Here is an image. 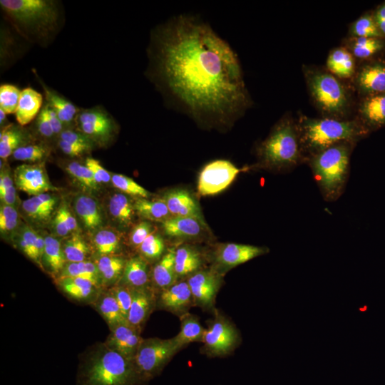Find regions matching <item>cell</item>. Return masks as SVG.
<instances>
[{"label": "cell", "mask_w": 385, "mask_h": 385, "mask_svg": "<svg viewBox=\"0 0 385 385\" xmlns=\"http://www.w3.org/2000/svg\"><path fill=\"white\" fill-rule=\"evenodd\" d=\"M93 244L99 256L114 255L120 250V237L113 230H99L93 237Z\"/></svg>", "instance_id": "obj_42"}, {"label": "cell", "mask_w": 385, "mask_h": 385, "mask_svg": "<svg viewBox=\"0 0 385 385\" xmlns=\"http://www.w3.org/2000/svg\"><path fill=\"white\" fill-rule=\"evenodd\" d=\"M21 91L14 85L4 83L0 86V109L6 114L16 113Z\"/></svg>", "instance_id": "obj_47"}, {"label": "cell", "mask_w": 385, "mask_h": 385, "mask_svg": "<svg viewBox=\"0 0 385 385\" xmlns=\"http://www.w3.org/2000/svg\"><path fill=\"white\" fill-rule=\"evenodd\" d=\"M21 125L9 124L1 130L0 158L4 160L19 148L29 144V134Z\"/></svg>", "instance_id": "obj_36"}, {"label": "cell", "mask_w": 385, "mask_h": 385, "mask_svg": "<svg viewBox=\"0 0 385 385\" xmlns=\"http://www.w3.org/2000/svg\"><path fill=\"white\" fill-rule=\"evenodd\" d=\"M257 165L262 168L285 172L305 163L296 120L290 114L282 116L267 138L256 147Z\"/></svg>", "instance_id": "obj_6"}, {"label": "cell", "mask_w": 385, "mask_h": 385, "mask_svg": "<svg viewBox=\"0 0 385 385\" xmlns=\"http://www.w3.org/2000/svg\"><path fill=\"white\" fill-rule=\"evenodd\" d=\"M63 250L68 262H80L88 260L91 248L83 237L76 233L62 244Z\"/></svg>", "instance_id": "obj_41"}, {"label": "cell", "mask_w": 385, "mask_h": 385, "mask_svg": "<svg viewBox=\"0 0 385 385\" xmlns=\"http://www.w3.org/2000/svg\"><path fill=\"white\" fill-rule=\"evenodd\" d=\"M153 232V226L148 222L138 223L133 227L130 235L131 245L138 248L146 237Z\"/></svg>", "instance_id": "obj_52"}, {"label": "cell", "mask_w": 385, "mask_h": 385, "mask_svg": "<svg viewBox=\"0 0 385 385\" xmlns=\"http://www.w3.org/2000/svg\"><path fill=\"white\" fill-rule=\"evenodd\" d=\"M162 199L172 216L194 217L205 223L198 204L188 191L172 190L165 192Z\"/></svg>", "instance_id": "obj_22"}, {"label": "cell", "mask_w": 385, "mask_h": 385, "mask_svg": "<svg viewBox=\"0 0 385 385\" xmlns=\"http://www.w3.org/2000/svg\"><path fill=\"white\" fill-rule=\"evenodd\" d=\"M57 145L59 149L66 155L73 158L79 157L90 150L87 148L67 141L58 139Z\"/></svg>", "instance_id": "obj_55"}, {"label": "cell", "mask_w": 385, "mask_h": 385, "mask_svg": "<svg viewBox=\"0 0 385 385\" xmlns=\"http://www.w3.org/2000/svg\"><path fill=\"white\" fill-rule=\"evenodd\" d=\"M64 220L70 232L76 231L78 225L75 217L71 212L66 204H63L58 210Z\"/></svg>", "instance_id": "obj_57"}, {"label": "cell", "mask_w": 385, "mask_h": 385, "mask_svg": "<svg viewBox=\"0 0 385 385\" xmlns=\"http://www.w3.org/2000/svg\"><path fill=\"white\" fill-rule=\"evenodd\" d=\"M111 183L115 188L128 195L138 198H148L150 195V192L140 185L122 174H113L111 176Z\"/></svg>", "instance_id": "obj_45"}, {"label": "cell", "mask_w": 385, "mask_h": 385, "mask_svg": "<svg viewBox=\"0 0 385 385\" xmlns=\"http://www.w3.org/2000/svg\"><path fill=\"white\" fill-rule=\"evenodd\" d=\"M50 153L49 148L43 143H29L17 148L12 157L16 160L40 163Z\"/></svg>", "instance_id": "obj_43"}, {"label": "cell", "mask_w": 385, "mask_h": 385, "mask_svg": "<svg viewBox=\"0 0 385 385\" xmlns=\"http://www.w3.org/2000/svg\"><path fill=\"white\" fill-rule=\"evenodd\" d=\"M110 331L105 344L128 359L133 361L143 339L140 332L128 324L118 325Z\"/></svg>", "instance_id": "obj_19"}, {"label": "cell", "mask_w": 385, "mask_h": 385, "mask_svg": "<svg viewBox=\"0 0 385 385\" xmlns=\"http://www.w3.org/2000/svg\"><path fill=\"white\" fill-rule=\"evenodd\" d=\"M161 223L165 234L174 238L198 237L207 226L196 218L181 216H172Z\"/></svg>", "instance_id": "obj_25"}, {"label": "cell", "mask_w": 385, "mask_h": 385, "mask_svg": "<svg viewBox=\"0 0 385 385\" xmlns=\"http://www.w3.org/2000/svg\"><path fill=\"white\" fill-rule=\"evenodd\" d=\"M92 305L104 319L110 330L118 325L128 324L109 288H103Z\"/></svg>", "instance_id": "obj_28"}, {"label": "cell", "mask_w": 385, "mask_h": 385, "mask_svg": "<svg viewBox=\"0 0 385 385\" xmlns=\"http://www.w3.org/2000/svg\"><path fill=\"white\" fill-rule=\"evenodd\" d=\"M62 277L84 278L102 287L97 265L88 260L80 262H67L58 278Z\"/></svg>", "instance_id": "obj_40"}, {"label": "cell", "mask_w": 385, "mask_h": 385, "mask_svg": "<svg viewBox=\"0 0 385 385\" xmlns=\"http://www.w3.org/2000/svg\"><path fill=\"white\" fill-rule=\"evenodd\" d=\"M56 202L57 197L54 195L41 193L24 200L22 210L30 220L43 223L51 217Z\"/></svg>", "instance_id": "obj_26"}, {"label": "cell", "mask_w": 385, "mask_h": 385, "mask_svg": "<svg viewBox=\"0 0 385 385\" xmlns=\"http://www.w3.org/2000/svg\"><path fill=\"white\" fill-rule=\"evenodd\" d=\"M0 199L3 204L14 207L17 200L16 186L13 185L0 192Z\"/></svg>", "instance_id": "obj_60"}, {"label": "cell", "mask_w": 385, "mask_h": 385, "mask_svg": "<svg viewBox=\"0 0 385 385\" xmlns=\"http://www.w3.org/2000/svg\"><path fill=\"white\" fill-rule=\"evenodd\" d=\"M214 318L206 329L202 342V353L210 357L230 354L241 342L235 325L220 310L214 309Z\"/></svg>", "instance_id": "obj_9"}, {"label": "cell", "mask_w": 385, "mask_h": 385, "mask_svg": "<svg viewBox=\"0 0 385 385\" xmlns=\"http://www.w3.org/2000/svg\"><path fill=\"white\" fill-rule=\"evenodd\" d=\"M147 53V77L197 123L227 128L251 107L237 53L198 16L180 14L158 25Z\"/></svg>", "instance_id": "obj_1"}, {"label": "cell", "mask_w": 385, "mask_h": 385, "mask_svg": "<svg viewBox=\"0 0 385 385\" xmlns=\"http://www.w3.org/2000/svg\"><path fill=\"white\" fill-rule=\"evenodd\" d=\"M354 118L371 133L385 127V93L357 98Z\"/></svg>", "instance_id": "obj_16"}, {"label": "cell", "mask_w": 385, "mask_h": 385, "mask_svg": "<svg viewBox=\"0 0 385 385\" xmlns=\"http://www.w3.org/2000/svg\"><path fill=\"white\" fill-rule=\"evenodd\" d=\"M356 144L339 143L307 159L306 163L326 201H335L344 192L349 175L351 155Z\"/></svg>", "instance_id": "obj_7"}, {"label": "cell", "mask_w": 385, "mask_h": 385, "mask_svg": "<svg viewBox=\"0 0 385 385\" xmlns=\"http://www.w3.org/2000/svg\"><path fill=\"white\" fill-rule=\"evenodd\" d=\"M202 263V255L196 248L183 245L175 250V270L178 279L200 270Z\"/></svg>", "instance_id": "obj_34"}, {"label": "cell", "mask_w": 385, "mask_h": 385, "mask_svg": "<svg viewBox=\"0 0 385 385\" xmlns=\"http://www.w3.org/2000/svg\"><path fill=\"white\" fill-rule=\"evenodd\" d=\"M342 46L353 55L357 63L382 58L385 55V39L381 38L347 36Z\"/></svg>", "instance_id": "obj_21"}, {"label": "cell", "mask_w": 385, "mask_h": 385, "mask_svg": "<svg viewBox=\"0 0 385 385\" xmlns=\"http://www.w3.org/2000/svg\"><path fill=\"white\" fill-rule=\"evenodd\" d=\"M180 350L173 338H143L133 363L144 384L158 376Z\"/></svg>", "instance_id": "obj_8"}, {"label": "cell", "mask_w": 385, "mask_h": 385, "mask_svg": "<svg viewBox=\"0 0 385 385\" xmlns=\"http://www.w3.org/2000/svg\"><path fill=\"white\" fill-rule=\"evenodd\" d=\"M19 223V214L16 208L7 205H1L0 208V230L3 234L14 231Z\"/></svg>", "instance_id": "obj_49"}, {"label": "cell", "mask_w": 385, "mask_h": 385, "mask_svg": "<svg viewBox=\"0 0 385 385\" xmlns=\"http://www.w3.org/2000/svg\"><path fill=\"white\" fill-rule=\"evenodd\" d=\"M38 233L30 227H24L18 237L17 243L20 250L30 260L36 262V247Z\"/></svg>", "instance_id": "obj_48"}, {"label": "cell", "mask_w": 385, "mask_h": 385, "mask_svg": "<svg viewBox=\"0 0 385 385\" xmlns=\"http://www.w3.org/2000/svg\"><path fill=\"white\" fill-rule=\"evenodd\" d=\"M6 115V113L3 110L0 109V124L2 128L9 124L6 123V121H7Z\"/></svg>", "instance_id": "obj_62"}, {"label": "cell", "mask_w": 385, "mask_h": 385, "mask_svg": "<svg viewBox=\"0 0 385 385\" xmlns=\"http://www.w3.org/2000/svg\"><path fill=\"white\" fill-rule=\"evenodd\" d=\"M44 238L45 247L42 257L43 270L46 269L47 272L56 279L68 262L61 242L51 235L46 236Z\"/></svg>", "instance_id": "obj_32"}, {"label": "cell", "mask_w": 385, "mask_h": 385, "mask_svg": "<svg viewBox=\"0 0 385 385\" xmlns=\"http://www.w3.org/2000/svg\"><path fill=\"white\" fill-rule=\"evenodd\" d=\"M194 306L214 311L215 299L222 283V274L214 270H200L187 279Z\"/></svg>", "instance_id": "obj_13"}, {"label": "cell", "mask_w": 385, "mask_h": 385, "mask_svg": "<svg viewBox=\"0 0 385 385\" xmlns=\"http://www.w3.org/2000/svg\"><path fill=\"white\" fill-rule=\"evenodd\" d=\"M75 212L88 230H96L103 224V216L97 201L88 195L81 194L74 200Z\"/></svg>", "instance_id": "obj_29"}, {"label": "cell", "mask_w": 385, "mask_h": 385, "mask_svg": "<svg viewBox=\"0 0 385 385\" xmlns=\"http://www.w3.org/2000/svg\"><path fill=\"white\" fill-rule=\"evenodd\" d=\"M76 385H145L133 361L98 342L79 356Z\"/></svg>", "instance_id": "obj_3"}, {"label": "cell", "mask_w": 385, "mask_h": 385, "mask_svg": "<svg viewBox=\"0 0 385 385\" xmlns=\"http://www.w3.org/2000/svg\"><path fill=\"white\" fill-rule=\"evenodd\" d=\"M373 12L378 28L385 38V1L379 4Z\"/></svg>", "instance_id": "obj_58"}, {"label": "cell", "mask_w": 385, "mask_h": 385, "mask_svg": "<svg viewBox=\"0 0 385 385\" xmlns=\"http://www.w3.org/2000/svg\"><path fill=\"white\" fill-rule=\"evenodd\" d=\"M269 249L250 245L227 243L219 245L213 254L214 270L222 272L267 254Z\"/></svg>", "instance_id": "obj_14"}, {"label": "cell", "mask_w": 385, "mask_h": 385, "mask_svg": "<svg viewBox=\"0 0 385 385\" xmlns=\"http://www.w3.org/2000/svg\"><path fill=\"white\" fill-rule=\"evenodd\" d=\"M56 284L71 299L91 304L96 300L103 289L91 280L80 277L58 278Z\"/></svg>", "instance_id": "obj_20"}, {"label": "cell", "mask_w": 385, "mask_h": 385, "mask_svg": "<svg viewBox=\"0 0 385 385\" xmlns=\"http://www.w3.org/2000/svg\"><path fill=\"white\" fill-rule=\"evenodd\" d=\"M109 289L117 300L123 315L127 319L132 303V288L118 283Z\"/></svg>", "instance_id": "obj_50"}, {"label": "cell", "mask_w": 385, "mask_h": 385, "mask_svg": "<svg viewBox=\"0 0 385 385\" xmlns=\"http://www.w3.org/2000/svg\"><path fill=\"white\" fill-rule=\"evenodd\" d=\"M132 289V303L127 321L130 326L141 332L149 316L156 307L158 294L150 286Z\"/></svg>", "instance_id": "obj_18"}, {"label": "cell", "mask_w": 385, "mask_h": 385, "mask_svg": "<svg viewBox=\"0 0 385 385\" xmlns=\"http://www.w3.org/2000/svg\"><path fill=\"white\" fill-rule=\"evenodd\" d=\"M36 80L41 86L46 103L57 113L59 119L66 128L71 127L76 123V119L81 108L57 91L47 86L41 79L36 71L33 69Z\"/></svg>", "instance_id": "obj_23"}, {"label": "cell", "mask_w": 385, "mask_h": 385, "mask_svg": "<svg viewBox=\"0 0 385 385\" xmlns=\"http://www.w3.org/2000/svg\"><path fill=\"white\" fill-rule=\"evenodd\" d=\"M302 72L311 101L322 117L354 118L357 99L349 83L315 66L303 65Z\"/></svg>", "instance_id": "obj_4"}, {"label": "cell", "mask_w": 385, "mask_h": 385, "mask_svg": "<svg viewBox=\"0 0 385 385\" xmlns=\"http://www.w3.org/2000/svg\"><path fill=\"white\" fill-rule=\"evenodd\" d=\"M14 177L11 176L9 168L1 167L0 192L14 185Z\"/></svg>", "instance_id": "obj_61"}, {"label": "cell", "mask_w": 385, "mask_h": 385, "mask_svg": "<svg viewBox=\"0 0 385 385\" xmlns=\"http://www.w3.org/2000/svg\"><path fill=\"white\" fill-rule=\"evenodd\" d=\"M295 120L305 163L309 157L332 145L342 142L357 143L370 134L355 118H310L299 113Z\"/></svg>", "instance_id": "obj_5"}, {"label": "cell", "mask_w": 385, "mask_h": 385, "mask_svg": "<svg viewBox=\"0 0 385 385\" xmlns=\"http://www.w3.org/2000/svg\"><path fill=\"white\" fill-rule=\"evenodd\" d=\"M240 171L242 169L227 160H216L207 163L198 176V193L206 196L221 192L233 182Z\"/></svg>", "instance_id": "obj_11"}, {"label": "cell", "mask_w": 385, "mask_h": 385, "mask_svg": "<svg viewBox=\"0 0 385 385\" xmlns=\"http://www.w3.org/2000/svg\"><path fill=\"white\" fill-rule=\"evenodd\" d=\"M36 124L38 132L43 138H51L55 136L43 106L37 115Z\"/></svg>", "instance_id": "obj_54"}, {"label": "cell", "mask_w": 385, "mask_h": 385, "mask_svg": "<svg viewBox=\"0 0 385 385\" xmlns=\"http://www.w3.org/2000/svg\"><path fill=\"white\" fill-rule=\"evenodd\" d=\"M1 9L26 39L47 46L60 31L61 9L53 0H1Z\"/></svg>", "instance_id": "obj_2"}, {"label": "cell", "mask_w": 385, "mask_h": 385, "mask_svg": "<svg viewBox=\"0 0 385 385\" xmlns=\"http://www.w3.org/2000/svg\"><path fill=\"white\" fill-rule=\"evenodd\" d=\"M150 271L148 261L140 255L127 260L123 275L118 283L132 289L150 286Z\"/></svg>", "instance_id": "obj_27"}, {"label": "cell", "mask_w": 385, "mask_h": 385, "mask_svg": "<svg viewBox=\"0 0 385 385\" xmlns=\"http://www.w3.org/2000/svg\"><path fill=\"white\" fill-rule=\"evenodd\" d=\"M43 106L46 110V115L55 135L58 136L60 133L65 129L63 124L59 119L57 113L49 105L45 103Z\"/></svg>", "instance_id": "obj_56"}, {"label": "cell", "mask_w": 385, "mask_h": 385, "mask_svg": "<svg viewBox=\"0 0 385 385\" xmlns=\"http://www.w3.org/2000/svg\"><path fill=\"white\" fill-rule=\"evenodd\" d=\"M43 96L32 88L27 87L21 91L16 111V120L19 125L25 126L38 115L42 109Z\"/></svg>", "instance_id": "obj_30"}, {"label": "cell", "mask_w": 385, "mask_h": 385, "mask_svg": "<svg viewBox=\"0 0 385 385\" xmlns=\"http://www.w3.org/2000/svg\"><path fill=\"white\" fill-rule=\"evenodd\" d=\"M165 250L163 237L154 231L150 234L138 247L140 256L148 260H160Z\"/></svg>", "instance_id": "obj_44"}, {"label": "cell", "mask_w": 385, "mask_h": 385, "mask_svg": "<svg viewBox=\"0 0 385 385\" xmlns=\"http://www.w3.org/2000/svg\"><path fill=\"white\" fill-rule=\"evenodd\" d=\"M180 320V330L173 337L177 346L181 349L190 343L202 342L206 329L201 325L198 317L188 312Z\"/></svg>", "instance_id": "obj_35"}, {"label": "cell", "mask_w": 385, "mask_h": 385, "mask_svg": "<svg viewBox=\"0 0 385 385\" xmlns=\"http://www.w3.org/2000/svg\"><path fill=\"white\" fill-rule=\"evenodd\" d=\"M85 165L91 170L98 184L108 183L111 181V173L101 165L98 160L87 158Z\"/></svg>", "instance_id": "obj_53"}, {"label": "cell", "mask_w": 385, "mask_h": 385, "mask_svg": "<svg viewBox=\"0 0 385 385\" xmlns=\"http://www.w3.org/2000/svg\"><path fill=\"white\" fill-rule=\"evenodd\" d=\"M349 83L357 98L385 93L384 58L358 63Z\"/></svg>", "instance_id": "obj_12"}, {"label": "cell", "mask_w": 385, "mask_h": 385, "mask_svg": "<svg viewBox=\"0 0 385 385\" xmlns=\"http://www.w3.org/2000/svg\"><path fill=\"white\" fill-rule=\"evenodd\" d=\"M58 139L83 146L90 151L95 145L94 143L85 134L79 130L69 128L64 129L58 136Z\"/></svg>", "instance_id": "obj_51"}, {"label": "cell", "mask_w": 385, "mask_h": 385, "mask_svg": "<svg viewBox=\"0 0 385 385\" xmlns=\"http://www.w3.org/2000/svg\"><path fill=\"white\" fill-rule=\"evenodd\" d=\"M192 306V295L187 280H178L157 294L156 307L179 317L188 313Z\"/></svg>", "instance_id": "obj_17"}, {"label": "cell", "mask_w": 385, "mask_h": 385, "mask_svg": "<svg viewBox=\"0 0 385 385\" xmlns=\"http://www.w3.org/2000/svg\"><path fill=\"white\" fill-rule=\"evenodd\" d=\"M357 65L353 55L342 45L332 49L326 61V69L343 81L351 80Z\"/></svg>", "instance_id": "obj_24"}, {"label": "cell", "mask_w": 385, "mask_h": 385, "mask_svg": "<svg viewBox=\"0 0 385 385\" xmlns=\"http://www.w3.org/2000/svg\"><path fill=\"white\" fill-rule=\"evenodd\" d=\"M75 125L95 145H107L118 133V124L101 106L80 109ZM77 130V129H76Z\"/></svg>", "instance_id": "obj_10"}, {"label": "cell", "mask_w": 385, "mask_h": 385, "mask_svg": "<svg viewBox=\"0 0 385 385\" xmlns=\"http://www.w3.org/2000/svg\"><path fill=\"white\" fill-rule=\"evenodd\" d=\"M13 177L16 188L29 195L35 196L54 190L42 163L19 165L14 170Z\"/></svg>", "instance_id": "obj_15"}, {"label": "cell", "mask_w": 385, "mask_h": 385, "mask_svg": "<svg viewBox=\"0 0 385 385\" xmlns=\"http://www.w3.org/2000/svg\"><path fill=\"white\" fill-rule=\"evenodd\" d=\"M108 209L111 217L119 225L128 227L133 221L135 210L134 203L124 193H114L108 200Z\"/></svg>", "instance_id": "obj_37"}, {"label": "cell", "mask_w": 385, "mask_h": 385, "mask_svg": "<svg viewBox=\"0 0 385 385\" xmlns=\"http://www.w3.org/2000/svg\"><path fill=\"white\" fill-rule=\"evenodd\" d=\"M347 36L384 38L374 19L373 10L364 12L354 21L351 23L349 26Z\"/></svg>", "instance_id": "obj_39"}, {"label": "cell", "mask_w": 385, "mask_h": 385, "mask_svg": "<svg viewBox=\"0 0 385 385\" xmlns=\"http://www.w3.org/2000/svg\"><path fill=\"white\" fill-rule=\"evenodd\" d=\"M126 260L118 255L99 256L97 265L103 288H110L118 284L123 275Z\"/></svg>", "instance_id": "obj_33"}, {"label": "cell", "mask_w": 385, "mask_h": 385, "mask_svg": "<svg viewBox=\"0 0 385 385\" xmlns=\"http://www.w3.org/2000/svg\"><path fill=\"white\" fill-rule=\"evenodd\" d=\"M133 203L135 213L148 220L163 222L172 217L163 199L150 200L147 198H138Z\"/></svg>", "instance_id": "obj_38"}, {"label": "cell", "mask_w": 385, "mask_h": 385, "mask_svg": "<svg viewBox=\"0 0 385 385\" xmlns=\"http://www.w3.org/2000/svg\"><path fill=\"white\" fill-rule=\"evenodd\" d=\"M66 170L82 185L90 190L97 188L94 175L91 170L84 164L76 160H71L66 164Z\"/></svg>", "instance_id": "obj_46"}, {"label": "cell", "mask_w": 385, "mask_h": 385, "mask_svg": "<svg viewBox=\"0 0 385 385\" xmlns=\"http://www.w3.org/2000/svg\"><path fill=\"white\" fill-rule=\"evenodd\" d=\"M175 249H170L154 266L151 279L155 290L164 289L179 280L175 270Z\"/></svg>", "instance_id": "obj_31"}, {"label": "cell", "mask_w": 385, "mask_h": 385, "mask_svg": "<svg viewBox=\"0 0 385 385\" xmlns=\"http://www.w3.org/2000/svg\"><path fill=\"white\" fill-rule=\"evenodd\" d=\"M52 227L55 234L58 237H65L70 233V231L58 211L56 212L53 219Z\"/></svg>", "instance_id": "obj_59"}]
</instances>
